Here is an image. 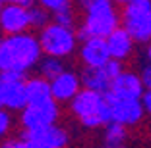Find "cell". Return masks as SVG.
Instances as JSON below:
<instances>
[{"label": "cell", "mask_w": 151, "mask_h": 148, "mask_svg": "<svg viewBox=\"0 0 151 148\" xmlns=\"http://www.w3.org/2000/svg\"><path fill=\"white\" fill-rule=\"evenodd\" d=\"M134 44H136V40L128 35V31H126L122 25H120L111 37H107V46H109L111 60L120 62V64H124V62L132 56Z\"/></svg>", "instance_id": "14"}, {"label": "cell", "mask_w": 151, "mask_h": 148, "mask_svg": "<svg viewBox=\"0 0 151 148\" xmlns=\"http://www.w3.org/2000/svg\"><path fill=\"white\" fill-rule=\"evenodd\" d=\"M70 112L87 129H105L112 121L107 94L87 89H81V92L70 102Z\"/></svg>", "instance_id": "3"}, {"label": "cell", "mask_w": 151, "mask_h": 148, "mask_svg": "<svg viewBox=\"0 0 151 148\" xmlns=\"http://www.w3.org/2000/svg\"><path fill=\"white\" fill-rule=\"evenodd\" d=\"M81 89H83L81 75L72 69H66L64 73H60L56 79L50 81V92H52V100L56 104L72 102L81 92Z\"/></svg>", "instance_id": "11"}, {"label": "cell", "mask_w": 151, "mask_h": 148, "mask_svg": "<svg viewBox=\"0 0 151 148\" xmlns=\"http://www.w3.org/2000/svg\"><path fill=\"white\" fill-rule=\"evenodd\" d=\"M147 62L151 64V42H149V46H147Z\"/></svg>", "instance_id": "26"}, {"label": "cell", "mask_w": 151, "mask_h": 148, "mask_svg": "<svg viewBox=\"0 0 151 148\" xmlns=\"http://www.w3.org/2000/svg\"><path fill=\"white\" fill-rule=\"evenodd\" d=\"M0 148H31V146L27 144V140L23 139V137H19V139H8V140H4V142L0 144Z\"/></svg>", "instance_id": "23"}, {"label": "cell", "mask_w": 151, "mask_h": 148, "mask_svg": "<svg viewBox=\"0 0 151 148\" xmlns=\"http://www.w3.org/2000/svg\"><path fill=\"white\" fill-rule=\"evenodd\" d=\"M27 106L25 77L16 73H0V108L22 112Z\"/></svg>", "instance_id": "7"}, {"label": "cell", "mask_w": 151, "mask_h": 148, "mask_svg": "<svg viewBox=\"0 0 151 148\" xmlns=\"http://www.w3.org/2000/svg\"><path fill=\"white\" fill-rule=\"evenodd\" d=\"M81 8H83V18H81L80 31H78L81 40H107V37H111L122 25L120 12L111 0H85V2H81Z\"/></svg>", "instance_id": "2"}, {"label": "cell", "mask_w": 151, "mask_h": 148, "mask_svg": "<svg viewBox=\"0 0 151 148\" xmlns=\"http://www.w3.org/2000/svg\"><path fill=\"white\" fill-rule=\"evenodd\" d=\"M139 79H142V83H143V89H145V91H151V64H147V65L142 67Z\"/></svg>", "instance_id": "24"}, {"label": "cell", "mask_w": 151, "mask_h": 148, "mask_svg": "<svg viewBox=\"0 0 151 148\" xmlns=\"http://www.w3.org/2000/svg\"><path fill=\"white\" fill-rule=\"evenodd\" d=\"M142 106H143V112L147 115H151V91H145L142 96Z\"/></svg>", "instance_id": "25"}, {"label": "cell", "mask_w": 151, "mask_h": 148, "mask_svg": "<svg viewBox=\"0 0 151 148\" xmlns=\"http://www.w3.org/2000/svg\"><path fill=\"white\" fill-rule=\"evenodd\" d=\"M29 27H31L29 10L19 6L16 0L6 2L2 6V10H0V31L4 33V37L29 33Z\"/></svg>", "instance_id": "8"}, {"label": "cell", "mask_w": 151, "mask_h": 148, "mask_svg": "<svg viewBox=\"0 0 151 148\" xmlns=\"http://www.w3.org/2000/svg\"><path fill=\"white\" fill-rule=\"evenodd\" d=\"M25 94H27V104H39V102L52 100L50 81L43 79L41 75L25 79Z\"/></svg>", "instance_id": "16"}, {"label": "cell", "mask_w": 151, "mask_h": 148, "mask_svg": "<svg viewBox=\"0 0 151 148\" xmlns=\"http://www.w3.org/2000/svg\"><path fill=\"white\" fill-rule=\"evenodd\" d=\"M2 6H4V2H0V10H2Z\"/></svg>", "instance_id": "28"}, {"label": "cell", "mask_w": 151, "mask_h": 148, "mask_svg": "<svg viewBox=\"0 0 151 148\" xmlns=\"http://www.w3.org/2000/svg\"><path fill=\"white\" fill-rule=\"evenodd\" d=\"M10 129H12V113L8 110L0 108V139L8 135Z\"/></svg>", "instance_id": "22"}, {"label": "cell", "mask_w": 151, "mask_h": 148, "mask_svg": "<svg viewBox=\"0 0 151 148\" xmlns=\"http://www.w3.org/2000/svg\"><path fill=\"white\" fill-rule=\"evenodd\" d=\"M99 148H124V146H111V144H101Z\"/></svg>", "instance_id": "27"}, {"label": "cell", "mask_w": 151, "mask_h": 148, "mask_svg": "<svg viewBox=\"0 0 151 148\" xmlns=\"http://www.w3.org/2000/svg\"><path fill=\"white\" fill-rule=\"evenodd\" d=\"M52 21L58 23V25H62V27H68V29H74V23H76L74 6H72V8L62 10L60 13H54V16H52Z\"/></svg>", "instance_id": "20"}, {"label": "cell", "mask_w": 151, "mask_h": 148, "mask_svg": "<svg viewBox=\"0 0 151 148\" xmlns=\"http://www.w3.org/2000/svg\"><path fill=\"white\" fill-rule=\"evenodd\" d=\"M37 37H39L43 56L58 58V60L72 56L76 52V48H78V42H80V35L74 29L62 27L54 21L49 23L45 29H41Z\"/></svg>", "instance_id": "4"}, {"label": "cell", "mask_w": 151, "mask_h": 148, "mask_svg": "<svg viewBox=\"0 0 151 148\" xmlns=\"http://www.w3.org/2000/svg\"><path fill=\"white\" fill-rule=\"evenodd\" d=\"M143 92H145V89H143V83H142V79H139V73L124 69L112 81L109 96L124 98V100H142Z\"/></svg>", "instance_id": "12"}, {"label": "cell", "mask_w": 151, "mask_h": 148, "mask_svg": "<svg viewBox=\"0 0 151 148\" xmlns=\"http://www.w3.org/2000/svg\"><path fill=\"white\" fill-rule=\"evenodd\" d=\"M29 16H31V27H35V29H39V31L45 29L49 23H52V16H50L41 4L33 6V8L29 10Z\"/></svg>", "instance_id": "19"}, {"label": "cell", "mask_w": 151, "mask_h": 148, "mask_svg": "<svg viewBox=\"0 0 151 148\" xmlns=\"http://www.w3.org/2000/svg\"><path fill=\"white\" fill-rule=\"evenodd\" d=\"M58 118H60V106L54 100L27 104L19 112V123L23 131H39L45 127H52L56 125Z\"/></svg>", "instance_id": "6"}, {"label": "cell", "mask_w": 151, "mask_h": 148, "mask_svg": "<svg viewBox=\"0 0 151 148\" xmlns=\"http://www.w3.org/2000/svg\"><path fill=\"white\" fill-rule=\"evenodd\" d=\"M109 110H111V119L118 125L124 127H136L142 123L143 115V106L142 100H124V98H114V96H109Z\"/></svg>", "instance_id": "9"}, {"label": "cell", "mask_w": 151, "mask_h": 148, "mask_svg": "<svg viewBox=\"0 0 151 148\" xmlns=\"http://www.w3.org/2000/svg\"><path fill=\"white\" fill-rule=\"evenodd\" d=\"M128 140V127L118 125V123L111 121L105 129H103V144H111V146H124Z\"/></svg>", "instance_id": "17"}, {"label": "cell", "mask_w": 151, "mask_h": 148, "mask_svg": "<svg viewBox=\"0 0 151 148\" xmlns=\"http://www.w3.org/2000/svg\"><path fill=\"white\" fill-rule=\"evenodd\" d=\"M39 73L43 79H47V81H52V79H56L60 73H64L66 71V67H64V60H58V58H50V56H43V60L39 62Z\"/></svg>", "instance_id": "18"}, {"label": "cell", "mask_w": 151, "mask_h": 148, "mask_svg": "<svg viewBox=\"0 0 151 148\" xmlns=\"http://www.w3.org/2000/svg\"><path fill=\"white\" fill-rule=\"evenodd\" d=\"M120 19L136 42H151V0H126Z\"/></svg>", "instance_id": "5"}, {"label": "cell", "mask_w": 151, "mask_h": 148, "mask_svg": "<svg viewBox=\"0 0 151 148\" xmlns=\"http://www.w3.org/2000/svg\"><path fill=\"white\" fill-rule=\"evenodd\" d=\"M43 50L39 37L22 33L12 37H0V73H16L25 77L27 71L39 65Z\"/></svg>", "instance_id": "1"}, {"label": "cell", "mask_w": 151, "mask_h": 148, "mask_svg": "<svg viewBox=\"0 0 151 148\" xmlns=\"http://www.w3.org/2000/svg\"><path fill=\"white\" fill-rule=\"evenodd\" d=\"M23 139L31 148H66L70 142V135L64 127H45L39 131H23Z\"/></svg>", "instance_id": "10"}, {"label": "cell", "mask_w": 151, "mask_h": 148, "mask_svg": "<svg viewBox=\"0 0 151 148\" xmlns=\"http://www.w3.org/2000/svg\"><path fill=\"white\" fill-rule=\"evenodd\" d=\"M41 6H43L47 12L50 13V16H54V13H60L62 10L66 8H72V2H68V0H43V2H39Z\"/></svg>", "instance_id": "21"}, {"label": "cell", "mask_w": 151, "mask_h": 148, "mask_svg": "<svg viewBox=\"0 0 151 148\" xmlns=\"http://www.w3.org/2000/svg\"><path fill=\"white\" fill-rule=\"evenodd\" d=\"M78 50H80V60L85 65V69L105 67L111 62V54H109V46H107V40L105 39L81 40Z\"/></svg>", "instance_id": "13"}, {"label": "cell", "mask_w": 151, "mask_h": 148, "mask_svg": "<svg viewBox=\"0 0 151 148\" xmlns=\"http://www.w3.org/2000/svg\"><path fill=\"white\" fill-rule=\"evenodd\" d=\"M81 85L87 91L93 92H101V94H109L111 91V85L114 79L111 77L107 65L105 67H97V69H83L81 71Z\"/></svg>", "instance_id": "15"}]
</instances>
